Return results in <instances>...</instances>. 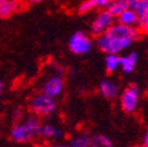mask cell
<instances>
[{
  "label": "cell",
  "mask_w": 148,
  "mask_h": 147,
  "mask_svg": "<svg viewBox=\"0 0 148 147\" xmlns=\"http://www.w3.org/2000/svg\"><path fill=\"white\" fill-rule=\"evenodd\" d=\"M116 21L121 25H125V26H133V27H139V24H140V19L139 16L136 15V13L131 10V8H127L119 16L115 18Z\"/></svg>",
  "instance_id": "cell-10"
},
{
  "label": "cell",
  "mask_w": 148,
  "mask_h": 147,
  "mask_svg": "<svg viewBox=\"0 0 148 147\" xmlns=\"http://www.w3.org/2000/svg\"><path fill=\"white\" fill-rule=\"evenodd\" d=\"M142 147H148V127L146 128V132L143 135V146Z\"/></svg>",
  "instance_id": "cell-23"
},
{
  "label": "cell",
  "mask_w": 148,
  "mask_h": 147,
  "mask_svg": "<svg viewBox=\"0 0 148 147\" xmlns=\"http://www.w3.org/2000/svg\"><path fill=\"white\" fill-rule=\"evenodd\" d=\"M140 30L114 23L105 33L95 36L97 47L106 54H119L131 47L139 38Z\"/></svg>",
  "instance_id": "cell-1"
},
{
  "label": "cell",
  "mask_w": 148,
  "mask_h": 147,
  "mask_svg": "<svg viewBox=\"0 0 148 147\" xmlns=\"http://www.w3.org/2000/svg\"><path fill=\"white\" fill-rule=\"evenodd\" d=\"M19 3L16 0H0V18L7 19L18 11Z\"/></svg>",
  "instance_id": "cell-11"
},
{
  "label": "cell",
  "mask_w": 148,
  "mask_h": 147,
  "mask_svg": "<svg viewBox=\"0 0 148 147\" xmlns=\"http://www.w3.org/2000/svg\"><path fill=\"white\" fill-rule=\"evenodd\" d=\"M139 61V54L135 51H132L125 56L120 57V68L125 74H131L135 69L136 64Z\"/></svg>",
  "instance_id": "cell-8"
},
{
  "label": "cell",
  "mask_w": 148,
  "mask_h": 147,
  "mask_svg": "<svg viewBox=\"0 0 148 147\" xmlns=\"http://www.w3.org/2000/svg\"><path fill=\"white\" fill-rule=\"evenodd\" d=\"M95 8H99L98 6V0H85V1L79 6L78 8V13L84 15V14H87L89 12H92Z\"/></svg>",
  "instance_id": "cell-18"
},
{
  "label": "cell",
  "mask_w": 148,
  "mask_h": 147,
  "mask_svg": "<svg viewBox=\"0 0 148 147\" xmlns=\"http://www.w3.org/2000/svg\"><path fill=\"white\" fill-rule=\"evenodd\" d=\"M33 147H46V146H44V145H34Z\"/></svg>",
  "instance_id": "cell-26"
},
{
  "label": "cell",
  "mask_w": 148,
  "mask_h": 147,
  "mask_svg": "<svg viewBox=\"0 0 148 147\" xmlns=\"http://www.w3.org/2000/svg\"><path fill=\"white\" fill-rule=\"evenodd\" d=\"M42 0H29V3L31 4H39V3H41Z\"/></svg>",
  "instance_id": "cell-24"
},
{
  "label": "cell",
  "mask_w": 148,
  "mask_h": 147,
  "mask_svg": "<svg viewBox=\"0 0 148 147\" xmlns=\"http://www.w3.org/2000/svg\"><path fill=\"white\" fill-rule=\"evenodd\" d=\"M89 147H114L113 142L109 138H107L105 134L97 133L90 137Z\"/></svg>",
  "instance_id": "cell-16"
},
{
  "label": "cell",
  "mask_w": 148,
  "mask_h": 147,
  "mask_svg": "<svg viewBox=\"0 0 148 147\" xmlns=\"http://www.w3.org/2000/svg\"><path fill=\"white\" fill-rule=\"evenodd\" d=\"M93 40L82 31H78L71 35L68 40V48L75 56H85L93 48Z\"/></svg>",
  "instance_id": "cell-3"
},
{
  "label": "cell",
  "mask_w": 148,
  "mask_h": 147,
  "mask_svg": "<svg viewBox=\"0 0 148 147\" xmlns=\"http://www.w3.org/2000/svg\"><path fill=\"white\" fill-rule=\"evenodd\" d=\"M115 23V18L110 14L106 8L98 12L95 18L90 24V33L94 36H98L105 33L110 26Z\"/></svg>",
  "instance_id": "cell-5"
},
{
  "label": "cell",
  "mask_w": 148,
  "mask_h": 147,
  "mask_svg": "<svg viewBox=\"0 0 148 147\" xmlns=\"http://www.w3.org/2000/svg\"><path fill=\"white\" fill-rule=\"evenodd\" d=\"M55 108H57V104H55L54 99L44 93L36 94L35 97L32 98L29 102L31 112L38 118L49 117L51 114L54 113Z\"/></svg>",
  "instance_id": "cell-2"
},
{
  "label": "cell",
  "mask_w": 148,
  "mask_h": 147,
  "mask_svg": "<svg viewBox=\"0 0 148 147\" xmlns=\"http://www.w3.org/2000/svg\"><path fill=\"white\" fill-rule=\"evenodd\" d=\"M126 1L128 4V8L133 10L141 20L142 15L148 8V0H126Z\"/></svg>",
  "instance_id": "cell-13"
},
{
  "label": "cell",
  "mask_w": 148,
  "mask_h": 147,
  "mask_svg": "<svg viewBox=\"0 0 148 147\" xmlns=\"http://www.w3.org/2000/svg\"><path fill=\"white\" fill-rule=\"evenodd\" d=\"M48 147H67V145H51V146H48Z\"/></svg>",
  "instance_id": "cell-25"
},
{
  "label": "cell",
  "mask_w": 148,
  "mask_h": 147,
  "mask_svg": "<svg viewBox=\"0 0 148 147\" xmlns=\"http://www.w3.org/2000/svg\"><path fill=\"white\" fill-rule=\"evenodd\" d=\"M105 66L108 73H114L120 68V56L119 54H107L105 58Z\"/></svg>",
  "instance_id": "cell-17"
},
{
  "label": "cell",
  "mask_w": 148,
  "mask_h": 147,
  "mask_svg": "<svg viewBox=\"0 0 148 147\" xmlns=\"http://www.w3.org/2000/svg\"><path fill=\"white\" fill-rule=\"evenodd\" d=\"M140 101V88L135 84L128 85L123 92L121 93L120 97V105L121 109L127 113V114H132L136 111V108L139 106Z\"/></svg>",
  "instance_id": "cell-4"
},
{
  "label": "cell",
  "mask_w": 148,
  "mask_h": 147,
  "mask_svg": "<svg viewBox=\"0 0 148 147\" xmlns=\"http://www.w3.org/2000/svg\"><path fill=\"white\" fill-rule=\"evenodd\" d=\"M89 142H90V135L86 132H82L75 137H73L68 141L67 147H89Z\"/></svg>",
  "instance_id": "cell-15"
},
{
  "label": "cell",
  "mask_w": 148,
  "mask_h": 147,
  "mask_svg": "<svg viewBox=\"0 0 148 147\" xmlns=\"http://www.w3.org/2000/svg\"><path fill=\"white\" fill-rule=\"evenodd\" d=\"M54 130H55V126H53L52 124H45L41 127V133L40 135L44 139H53L54 135Z\"/></svg>",
  "instance_id": "cell-19"
},
{
  "label": "cell",
  "mask_w": 148,
  "mask_h": 147,
  "mask_svg": "<svg viewBox=\"0 0 148 147\" xmlns=\"http://www.w3.org/2000/svg\"><path fill=\"white\" fill-rule=\"evenodd\" d=\"M62 135H64L62 131L60 130L59 127H55V130H54V135H53V139H54V140H59V139H60Z\"/></svg>",
  "instance_id": "cell-22"
},
{
  "label": "cell",
  "mask_w": 148,
  "mask_h": 147,
  "mask_svg": "<svg viewBox=\"0 0 148 147\" xmlns=\"http://www.w3.org/2000/svg\"><path fill=\"white\" fill-rule=\"evenodd\" d=\"M139 27H140V32H142L143 34H148V8L141 18Z\"/></svg>",
  "instance_id": "cell-20"
},
{
  "label": "cell",
  "mask_w": 148,
  "mask_h": 147,
  "mask_svg": "<svg viewBox=\"0 0 148 147\" xmlns=\"http://www.w3.org/2000/svg\"><path fill=\"white\" fill-rule=\"evenodd\" d=\"M10 137L16 144H26V142H28L33 139V137L31 135L29 131L27 130V127L25 126L24 122L14 124L11 128Z\"/></svg>",
  "instance_id": "cell-7"
},
{
  "label": "cell",
  "mask_w": 148,
  "mask_h": 147,
  "mask_svg": "<svg viewBox=\"0 0 148 147\" xmlns=\"http://www.w3.org/2000/svg\"><path fill=\"white\" fill-rule=\"evenodd\" d=\"M110 1H112V0H98V6H99V8L105 10L110 4Z\"/></svg>",
  "instance_id": "cell-21"
},
{
  "label": "cell",
  "mask_w": 148,
  "mask_h": 147,
  "mask_svg": "<svg viewBox=\"0 0 148 147\" xmlns=\"http://www.w3.org/2000/svg\"><path fill=\"white\" fill-rule=\"evenodd\" d=\"M64 88H65V81H64L62 77L58 76V74H54L49 79H47L46 82L44 84L42 93L55 99L62 93Z\"/></svg>",
  "instance_id": "cell-6"
},
{
  "label": "cell",
  "mask_w": 148,
  "mask_h": 147,
  "mask_svg": "<svg viewBox=\"0 0 148 147\" xmlns=\"http://www.w3.org/2000/svg\"><path fill=\"white\" fill-rule=\"evenodd\" d=\"M99 91L103 98L108 99V100H112L115 99L119 94V87L115 82H113L112 80L109 79H105L100 82L99 85Z\"/></svg>",
  "instance_id": "cell-9"
},
{
  "label": "cell",
  "mask_w": 148,
  "mask_h": 147,
  "mask_svg": "<svg viewBox=\"0 0 148 147\" xmlns=\"http://www.w3.org/2000/svg\"><path fill=\"white\" fill-rule=\"evenodd\" d=\"M1 89H3V84L0 82V94H1Z\"/></svg>",
  "instance_id": "cell-27"
},
{
  "label": "cell",
  "mask_w": 148,
  "mask_h": 147,
  "mask_svg": "<svg viewBox=\"0 0 148 147\" xmlns=\"http://www.w3.org/2000/svg\"><path fill=\"white\" fill-rule=\"evenodd\" d=\"M25 126L27 127V130L29 131L31 135L33 138H36V137H39L40 133H41V127H42V124L40 121V119L38 117H28L26 120H25Z\"/></svg>",
  "instance_id": "cell-12"
},
{
  "label": "cell",
  "mask_w": 148,
  "mask_h": 147,
  "mask_svg": "<svg viewBox=\"0 0 148 147\" xmlns=\"http://www.w3.org/2000/svg\"><path fill=\"white\" fill-rule=\"evenodd\" d=\"M128 8V4L126 0H112L110 4L106 7V10L112 14L114 18L119 16L125 10Z\"/></svg>",
  "instance_id": "cell-14"
}]
</instances>
